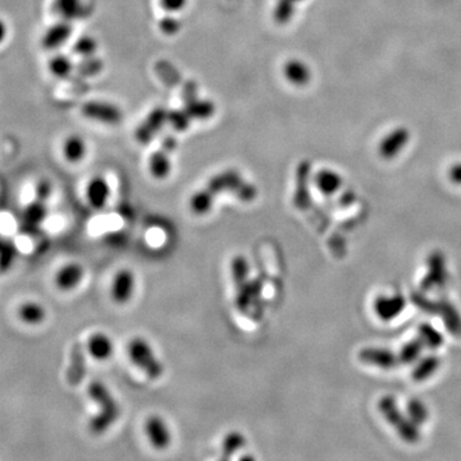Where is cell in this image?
<instances>
[{"label": "cell", "mask_w": 461, "mask_h": 461, "mask_svg": "<svg viewBox=\"0 0 461 461\" xmlns=\"http://www.w3.org/2000/svg\"><path fill=\"white\" fill-rule=\"evenodd\" d=\"M221 192H232L233 196L251 203L257 196V187L246 182L238 171H226L211 178L203 190L195 192L190 199V209L196 216H205L211 211L214 200Z\"/></svg>", "instance_id": "6da1fadb"}, {"label": "cell", "mask_w": 461, "mask_h": 461, "mask_svg": "<svg viewBox=\"0 0 461 461\" xmlns=\"http://www.w3.org/2000/svg\"><path fill=\"white\" fill-rule=\"evenodd\" d=\"M87 391L92 400L100 406L99 414L95 415L90 422V431L94 435H101L117 422L121 414L118 402L116 401L104 383L92 382Z\"/></svg>", "instance_id": "7a4b0ae2"}, {"label": "cell", "mask_w": 461, "mask_h": 461, "mask_svg": "<svg viewBox=\"0 0 461 461\" xmlns=\"http://www.w3.org/2000/svg\"><path fill=\"white\" fill-rule=\"evenodd\" d=\"M378 409L383 418L395 428L397 435H400L404 441L411 445L419 442L421 432L418 426L397 408V404L392 396H383L378 401Z\"/></svg>", "instance_id": "3957f363"}, {"label": "cell", "mask_w": 461, "mask_h": 461, "mask_svg": "<svg viewBox=\"0 0 461 461\" xmlns=\"http://www.w3.org/2000/svg\"><path fill=\"white\" fill-rule=\"evenodd\" d=\"M128 357L141 372L152 379H158L163 376L165 368L155 355L152 345L143 337H135L127 346Z\"/></svg>", "instance_id": "277c9868"}, {"label": "cell", "mask_w": 461, "mask_h": 461, "mask_svg": "<svg viewBox=\"0 0 461 461\" xmlns=\"http://www.w3.org/2000/svg\"><path fill=\"white\" fill-rule=\"evenodd\" d=\"M411 301L419 308V309L441 316L442 321L445 323L446 328L451 335L455 337H461V316L456 310L454 305L450 303L446 299H442L438 301L429 300L428 297L424 296L423 294H413Z\"/></svg>", "instance_id": "5b68a950"}, {"label": "cell", "mask_w": 461, "mask_h": 461, "mask_svg": "<svg viewBox=\"0 0 461 461\" xmlns=\"http://www.w3.org/2000/svg\"><path fill=\"white\" fill-rule=\"evenodd\" d=\"M448 273L446 259L441 251H433L427 259V273L421 282L423 292L442 289L448 282Z\"/></svg>", "instance_id": "8992f818"}, {"label": "cell", "mask_w": 461, "mask_h": 461, "mask_svg": "<svg viewBox=\"0 0 461 461\" xmlns=\"http://www.w3.org/2000/svg\"><path fill=\"white\" fill-rule=\"evenodd\" d=\"M264 284L262 278H254L236 287L235 305L241 314H248L254 306H259L263 296Z\"/></svg>", "instance_id": "52a82bcc"}, {"label": "cell", "mask_w": 461, "mask_h": 461, "mask_svg": "<svg viewBox=\"0 0 461 461\" xmlns=\"http://www.w3.org/2000/svg\"><path fill=\"white\" fill-rule=\"evenodd\" d=\"M136 287L135 273L128 268L118 270L113 278L111 296L116 304L123 305L131 300Z\"/></svg>", "instance_id": "ba28073f"}, {"label": "cell", "mask_w": 461, "mask_h": 461, "mask_svg": "<svg viewBox=\"0 0 461 461\" xmlns=\"http://www.w3.org/2000/svg\"><path fill=\"white\" fill-rule=\"evenodd\" d=\"M406 306V300L405 297L400 294H395L392 296L377 297L373 304V309L376 316L383 321V322H389L394 321L396 316H400Z\"/></svg>", "instance_id": "9c48e42d"}, {"label": "cell", "mask_w": 461, "mask_h": 461, "mask_svg": "<svg viewBox=\"0 0 461 461\" xmlns=\"http://www.w3.org/2000/svg\"><path fill=\"white\" fill-rule=\"evenodd\" d=\"M85 276L82 265L77 263H67L57 270L54 277V284L57 289L63 292H70L79 287Z\"/></svg>", "instance_id": "30bf717a"}, {"label": "cell", "mask_w": 461, "mask_h": 461, "mask_svg": "<svg viewBox=\"0 0 461 461\" xmlns=\"http://www.w3.org/2000/svg\"><path fill=\"white\" fill-rule=\"evenodd\" d=\"M145 431L152 448L165 450L171 445L170 428L167 423L158 415H152L146 421Z\"/></svg>", "instance_id": "8fae6325"}, {"label": "cell", "mask_w": 461, "mask_h": 461, "mask_svg": "<svg viewBox=\"0 0 461 461\" xmlns=\"http://www.w3.org/2000/svg\"><path fill=\"white\" fill-rule=\"evenodd\" d=\"M359 360L364 364H369L373 367L389 370L395 368L399 364V356L395 352L387 349H378V348H365L359 352Z\"/></svg>", "instance_id": "7c38bea8"}, {"label": "cell", "mask_w": 461, "mask_h": 461, "mask_svg": "<svg viewBox=\"0 0 461 461\" xmlns=\"http://www.w3.org/2000/svg\"><path fill=\"white\" fill-rule=\"evenodd\" d=\"M410 133L406 128L400 127L389 133L383 138L379 145V154L383 159H394L401 152L402 149L408 144Z\"/></svg>", "instance_id": "4fadbf2b"}, {"label": "cell", "mask_w": 461, "mask_h": 461, "mask_svg": "<svg viewBox=\"0 0 461 461\" xmlns=\"http://www.w3.org/2000/svg\"><path fill=\"white\" fill-rule=\"evenodd\" d=\"M86 349L92 359L98 362H106L114 352V345L111 337L106 336L103 332H96L89 337Z\"/></svg>", "instance_id": "5bb4252c"}, {"label": "cell", "mask_w": 461, "mask_h": 461, "mask_svg": "<svg viewBox=\"0 0 461 461\" xmlns=\"http://www.w3.org/2000/svg\"><path fill=\"white\" fill-rule=\"evenodd\" d=\"M16 316L17 319L23 324L38 327L45 322L46 310L43 304L38 303L35 300H27L17 306Z\"/></svg>", "instance_id": "9a60e30c"}, {"label": "cell", "mask_w": 461, "mask_h": 461, "mask_svg": "<svg viewBox=\"0 0 461 461\" xmlns=\"http://www.w3.org/2000/svg\"><path fill=\"white\" fill-rule=\"evenodd\" d=\"M109 194H111L109 184L106 182V178L100 176L92 178L86 189V196L89 200V204L91 205L94 209H103L109 199Z\"/></svg>", "instance_id": "2e32d148"}, {"label": "cell", "mask_w": 461, "mask_h": 461, "mask_svg": "<svg viewBox=\"0 0 461 461\" xmlns=\"http://www.w3.org/2000/svg\"><path fill=\"white\" fill-rule=\"evenodd\" d=\"M309 163H303L299 167L297 171V184L295 196H294V204L300 211H305L309 208L310 192H309Z\"/></svg>", "instance_id": "e0dca14e"}, {"label": "cell", "mask_w": 461, "mask_h": 461, "mask_svg": "<svg viewBox=\"0 0 461 461\" xmlns=\"http://www.w3.org/2000/svg\"><path fill=\"white\" fill-rule=\"evenodd\" d=\"M343 177L332 170H321L314 176V184L319 191L326 196H332L341 190Z\"/></svg>", "instance_id": "ac0fdd59"}, {"label": "cell", "mask_w": 461, "mask_h": 461, "mask_svg": "<svg viewBox=\"0 0 461 461\" xmlns=\"http://www.w3.org/2000/svg\"><path fill=\"white\" fill-rule=\"evenodd\" d=\"M70 35H71V26L68 21L62 20L46 30L41 43L45 49H57L66 43Z\"/></svg>", "instance_id": "d6986e66"}, {"label": "cell", "mask_w": 461, "mask_h": 461, "mask_svg": "<svg viewBox=\"0 0 461 461\" xmlns=\"http://www.w3.org/2000/svg\"><path fill=\"white\" fill-rule=\"evenodd\" d=\"M170 149H174L173 143L171 145L167 144L162 150L152 154L150 162H149V170H150L152 177L157 178V179H165L168 177V174L171 172V162L168 157Z\"/></svg>", "instance_id": "ffe728a7"}, {"label": "cell", "mask_w": 461, "mask_h": 461, "mask_svg": "<svg viewBox=\"0 0 461 461\" xmlns=\"http://www.w3.org/2000/svg\"><path fill=\"white\" fill-rule=\"evenodd\" d=\"M440 365H441V360L438 356H426L416 364V367L411 373V377L415 382H424L435 374L440 368Z\"/></svg>", "instance_id": "44dd1931"}, {"label": "cell", "mask_w": 461, "mask_h": 461, "mask_svg": "<svg viewBox=\"0 0 461 461\" xmlns=\"http://www.w3.org/2000/svg\"><path fill=\"white\" fill-rule=\"evenodd\" d=\"M86 148L84 138H79L77 135H72L66 138L63 144V155L70 163H79L85 158Z\"/></svg>", "instance_id": "7402d4cb"}, {"label": "cell", "mask_w": 461, "mask_h": 461, "mask_svg": "<svg viewBox=\"0 0 461 461\" xmlns=\"http://www.w3.org/2000/svg\"><path fill=\"white\" fill-rule=\"evenodd\" d=\"M53 9L63 21L79 18L84 11L81 0H54Z\"/></svg>", "instance_id": "603a6c76"}, {"label": "cell", "mask_w": 461, "mask_h": 461, "mask_svg": "<svg viewBox=\"0 0 461 461\" xmlns=\"http://www.w3.org/2000/svg\"><path fill=\"white\" fill-rule=\"evenodd\" d=\"M284 73L286 79H289L294 85H305V84H308L310 79L309 68L300 60L287 62L284 68Z\"/></svg>", "instance_id": "cb8c5ba5"}, {"label": "cell", "mask_w": 461, "mask_h": 461, "mask_svg": "<svg viewBox=\"0 0 461 461\" xmlns=\"http://www.w3.org/2000/svg\"><path fill=\"white\" fill-rule=\"evenodd\" d=\"M230 277L235 284V289L244 284L250 279V267L243 255H236L230 262Z\"/></svg>", "instance_id": "d4e9b609"}, {"label": "cell", "mask_w": 461, "mask_h": 461, "mask_svg": "<svg viewBox=\"0 0 461 461\" xmlns=\"http://www.w3.org/2000/svg\"><path fill=\"white\" fill-rule=\"evenodd\" d=\"M423 349H424V343L419 337H416L414 340L405 343L400 349V352L397 355L399 356V362H400V364H404V365L413 364V362L421 359Z\"/></svg>", "instance_id": "484cf974"}, {"label": "cell", "mask_w": 461, "mask_h": 461, "mask_svg": "<svg viewBox=\"0 0 461 461\" xmlns=\"http://www.w3.org/2000/svg\"><path fill=\"white\" fill-rule=\"evenodd\" d=\"M418 337L422 340L424 346L429 349H438L443 345V337L428 323H423L418 327Z\"/></svg>", "instance_id": "4316f807"}, {"label": "cell", "mask_w": 461, "mask_h": 461, "mask_svg": "<svg viewBox=\"0 0 461 461\" xmlns=\"http://www.w3.org/2000/svg\"><path fill=\"white\" fill-rule=\"evenodd\" d=\"M245 443H246V440H245L243 433L236 432V431L230 432L224 437L223 442H222V452H223L224 457L230 459L233 455L244 448Z\"/></svg>", "instance_id": "83f0119b"}, {"label": "cell", "mask_w": 461, "mask_h": 461, "mask_svg": "<svg viewBox=\"0 0 461 461\" xmlns=\"http://www.w3.org/2000/svg\"><path fill=\"white\" fill-rule=\"evenodd\" d=\"M408 410V416L416 424V426H423L424 423L428 421V409L424 405V402L413 399L408 402L406 405Z\"/></svg>", "instance_id": "f1b7e54d"}, {"label": "cell", "mask_w": 461, "mask_h": 461, "mask_svg": "<svg viewBox=\"0 0 461 461\" xmlns=\"http://www.w3.org/2000/svg\"><path fill=\"white\" fill-rule=\"evenodd\" d=\"M71 70H72L71 60H68L66 55H57L49 62V71L60 79H66L71 73Z\"/></svg>", "instance_id": "f546056e"}, {"label": "cell", "mask_w": 461, "mask_h": 461, "mask_svg": "<svg viewBox=\"0 0 461 461\" xmlns=\"http://www.w3.org/2000/svg\"><path fill=\"white\" fill-rule=\"evenodd\" d=\"M162 7L170 12H177L186 6V0H160Z\"/></svg>", "instance_id": "4dcf8cb0"}, {"label": "cell", "mask_w": 461, "mask_h": 461, "mask_svg": "<svg viewBox=\"0 0 461 461\" xmlns=\"http://www.w3.org/2000/svg\"><path fill=\"white\" fill-rule=\"evenodd\" d=\"M94 50V43L91 40L81 39L77 41L76 44V52L81 54V55H86V54L91 53Z\"/></svg>", "instance_id": "1f68e13d"}, {"label": "cell", "mask_w": 461, "mask_h": 461, "mask_svg": "<svg viewBox=\"0 0 461 461\" xmlns=\"http://www.w3.org/2000/svg\"><path fill=\"white\" fill-rule=\"evenodd\" d=\"M338 201H340V204L343 205V206H350V205L354 204L356 201L355 192L352 191L351 189L345 190L343 192V195L340 196Z\"/></svg>", "instance_id": "d6a6232c"}, {"label": "cell", "mask_w": 461, "mask_h": 461, "mask_svg": "<svg viewBox=\"0 0 461 461\" xmlns=\"http://www.w3.org/2000/svg\"><path fill=\"white\" fill-rule=\"evenodd\" d=\"M448 178L451 182L456 184H461V163L460 165H454L448 171Z\"/></svg>", "instance_id": "836d02e7"}, {"label": "cell", "mask_w": 461, "mask_h": 461, "mask_svg": "<svg viewBox=\"0 0 461 461\" xmlns=\"http://www.w3.org/2000/svg\"><path fill=\"white\" fill-rule=\"evenodd\" d=\"M7 25L4 23V21L0 18V44L6 40V38H7Z\"/></svg>", "instance_id": "e575fe53"}, {"label": "cell", "mask_w": 461, "mask_h": 461, "mask_svg": "<svg viewBox=\"0 0 461 461\" xmlns=\"http://www.w3.org/2000/svg\"><path fill=\"white\" fill-rule=\"evenodd\" d=\"M238 461H257V460H255V457H254L252 455L246 454L244 455V456H241V457H240V460Z\"/></svg>", "instance_id": "d590c367"}, {"label": "cell", "mask_w": 461, "mask_h": 461, "mask_svg": "<svg viewBox=\"0 0 461 461\" xmlns=\"http://www.w3.org/2000/svg\"><path fill=\"white\" fill-rule=\"evenodd\" d=\"M218 461H230V459H228V457H224L223 456V457H222L221 460H218Z\"/></svg>", "instance_id": "8d00e7d4"}, {"label": "cell", "mask_w": 461, "mask_h": 461, "mask_svg": "<svg viewBox=\"0 0 461 461\" xmlns=\"http://www.w3.org/2000/svg\"><path fill=\"white\" fill-rule=\"evenodd\" d=\"M291 1H294V3H295V1H300V0H291Z\"/></svg>", "instance_id": "74e56055"}]
</instances>
